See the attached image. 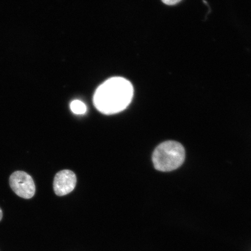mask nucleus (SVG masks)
<instances>
[{
    "instance_id": "1",
    "label": "nucleus",
    "mask_w": 251,
    "mask_h": 251,
    "mask_svg": "<svg viewBox=\"0 0 251 251\" xmlns=\"http://www.w3.org/2000/svg\"><path fill=\"white\" fill-rule=\"evenodd\" d=\"M133 94V87L129 81L123 77H112L96 90L93 97L94 105L103 114H117L130 104Z\"/></svg>"
},
{
    "instance_id": "2",
    "label": "nucleus",
    "mask_w": 251,
    "mask_h": 251,
    "mask_svg": "<svg viewBox=\"0 0 251 251\" xmlns=\"http://www.w3.org/2000/svg\"><path fill=\"white\" fill-rule=\"evenodd\" d=\"M185 158L186 152L180 143L167 141L156 147L153 152L152 162L156 170L171 172L179 168Z\"/></svg>"
},
{
    "instance_id": "3",
    "label": "nucleus",
    "mask_w": 251,
    "mask_h": 251,
    "mask_svg": "<svg viewBox=\"0 0 251 251\" xmlns=\"http://www.w3.org/2000/svg\"><path fill=\"white\" fill-rule=\"evenodd\" d=\"M11 189L17 195L24 199H30L36 192L32 177L24 171H16L9 177Z\"/></svg>"
},
{
    "instance_id": "4",
    "label": "nucleus",
    "mask_w": 251,
    "mask_h": 251,
    "mask_svg": "<svg viewBox=\"0 0 251 251\" xmlns=\"http://www.w3.org/2000/svg\"><path fill=\"white\" fill-rule=\"evenodd\" d=\"M76 177L74 173L70 170L59 172L55 175L53 187L56 195L64 196L74 190L76 184Z\"/></svg>"
},
{
    "instance_id": "5",
    "label": "nucleus",
    "mask_w": 251,
    "mask_h": 251,
    "mask_svg": "<svg viewBox=\"0 0 251 251\" xmlns=\"http://www.w3.org/2000/svg\"><path fill=\"white\" fill-rule=\"evenodd\" d=\"M70 107L71 111L76 115L84 114L87 111L85 103L80 101V100H75V101H72Z\"/></svg>"
},
{
    "instance_id": "6",
    "label": "nucleus",
    "mask_w": 251,
    "mask_h": 251,
    "mask_svg": "<svg viewBox=\"0 0 251 251\" xmlns=\"http://www.w3.org/2000/svg\"><path fill=\"white\" fill-rule=\"evenodd\" d=\"M181 0H162V1L166 5H174L178 4Z\"/></svg>"
},
{
    "instance_id": "7",
    "label": "nucleus",
    "mask_w": 251,
    "mask_h": 251,
    "mask_svg": "<svg viewBox=\"0 0 251 251\" xmlns=\"http://www.w3.org/2000/svg\"><path fill=\"white\" fill-rule=\"evenodd\" d=\"M2 218V211L1 208H0V221H1Z\"/></svg>"
}]
</instances>
